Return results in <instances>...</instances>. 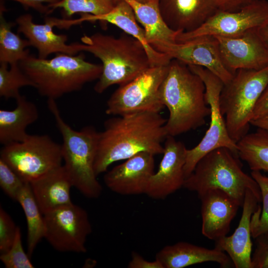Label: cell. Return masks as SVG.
Returning <instances> with one entry per match:
<instances>
[{
	"label": "cell",
	"instance_id": "cell-31",
	"mask_svg": "<svg viewBox=\"0 0 268 268\" xmlns=\"http://www.w3.org/2000/svg\"><path fill=\"white\" fill-rule=\"evenodd\" d=\"M251 175L260 187L263 202L262 208L259 206L251 217V235L255 239L268 232V176L260 171H252Z\"/></svg>",
	"mask_w": 268,
	"mask_h": 268
},
{
	"label": "cell",
	"instance_id": "cell-22",
	"mask_svg": "<svg viewBox=\"0 0 268 268\" xmlns=\"http://www.w3.org/2000/svg\"><path fill=\"white\" fill-rule=\"evenodd\" d=\"M155 259L163 268H183L197 264L215 262L221 268L234 266L229 256L214 248L209 249L186 242H179L163 247L156 255Z\"/></svg>",
	"mask_w": 268,
	"mask_h": 268
},
{
	"label": "cell",
	"instance_id": "cell-24",
	"mask_svg": "<svg viewBox=\"0 0 268 268\" xmlns=\"http://www.w3.org/2000/svg\"><path fill=\"white\" fill-rule=\"evenodd\" d=\"M15 100L14 109L0 110V143L3 145L24 140L29 135L27 127L39 118L35 103L21 95Z\"/></svg>",
	"mask_w": 268,
	"mask_h": 268
},
{
	"label": "cell",
	"instance_id": "cell-10",
	"mask_svg": "<svg viewBox=\"0 0 268 268\" xmlns=\"http://www.w3.org/2000/svg\"><path fill=\"white\" fill-rule=\"evenodd\" d=\"M168 65L151 67L131 81L119 86L107 102L106 113L114 116L144 111L160 113L164 107L160 88Z\"/></svg>",
	"mask_w": 268,
	"mask_h": 268
},
{
	"label": "cell",
	"instance_id": "cell-41",
	"mask_svg": "<svg viewBox=\"0 0 268 268\" xmlns=\"http://www.w3.org/2000/svg\"><path fill=\"white\" fill-rule=\"evenodd\" d=\"M138 2L142 3H146L151 2L154 1H157L158 0H134Z\"/></svg>",
	"mask_w": 268,
	"mask_h": 268
},
{
	"label": "cell",
	"instance_id": "cell-40",
	"mask_svg": "<svg viewBox=\"0 0 268 268\" xmlns=\"http://www.w3.org/2000/svg\"><path fill=\"white\" fill-rule=\"evenodd\" d=\"M259 31L261 37L268 45V22L259 28Z\"/></svg>",
	"mask_w": 268,
	"mask_h": 268
},
{
	"label": "cell",
	"instance_id": "cell-4",
	"mask_svg": "<svg viewBox=\"0 0 268 268\" xmlns=\"http://www.w3.org/2000/svg\"><path fill=\"white\" fill-rule=\"evenodd\" d=\"M19 65L40 95L55 100L98 79L102 70L101 65L85 61L82 54L58 53L51 59L29 55Z\"/></svg>",
	"mask_w": 268,
	"mask_h": 268
},
{
	"label": "cell",
	"instance_id": "cell-13",
	"mask_svg": "<svg viewBox=\"0 0 268 268\" xmlns=\"http://www.w3.org/2000/svg\"><path fill=\"white\" fill-rule=\"evenodd\" d=\"M151 46L157 51L187 65L204 67L218 76L224 84L233 74L224 66L218 41L214 36L197 37L183 42H156Z\"/></svg>",
	"mask_w": 268,
	"mask_h": 268
},
{
	"label": "cell",
	"instance_id": "cell-29",
	"mask_svg": "<svg viewBox=\"0 0 268 268\" xmlns=\"http://www.w3.org/2000/svg\"><path fill=\"white\" fill-rule=\"evenodd\" d=\"M0 96L6 99H16L21 94L19 89L34 85L21 69L19 64L10 65L0 63Z\"/></svg>",
	"mask_w": 268,
	"mask_h": 268
},
{
	"label": "cell",
	"instance_id": "cell-12",
	"mask_svg": "<svg viewBox=\"0 0 268 268\" xmlns=\"http://www.w3.org/2000/svg\"><path fill=\"white\" fill-rule=\"evenodd\" d=\"M268 22V1L256 0L236 11H218L197 29L179 34L176 42L205 35L239 36Z\"/></svg>",
	"mask_w": 268,
	"mask_h": 268
},
{
	"label": "cell",
	"instance_id": "cell-32",
	"mask_svg": "<svg viewBox=\"0 0 268 268\" xmlns=\"http://www.w3.org/2000/svg\"><path fill=\"white\" fill-rule=\"evenodd\" d=\"M29 257L24 251L21 231L18 227L12 245L7 252L0 254V259L6 268H33Z\"/></svg>",
	"mask_w": 268,
	"mask_h": 268
},
{
	"label": "cell",
	"instance_id": "cell-6",
	"mask_svg": "<svg viewBox=\"0 0 268 268\" xmlns=\"http://www.w3.org/2000/svg\"><path fill=\"white\" fill-rule=\"evenodd\" d=\"M239 156L229 148L220 147L204 155L185 181L183 187L198 196L211 189L221 190L242 206L246 192L251 190L260 202V187L244 172Z\"/></svg>",
	"mask_w": 268,
	"mask_h": 268
},
{
	"label": "cell",
	"instance_id": "cell-28",
	"mask_svg": "<svg viewBox=\"0 0 268 268\" xmlns=\"http://www.w3.org/2000/svg\"><path fill=\"white\" fill-rule=\"evenodd\" d=\"M4 8L0 5V63L9 65L19 64L30 55L25 49L30 46L29 41L13 33L12 27L15 23L7 21L3 16Z\"/></svg>",
	"mask_w": 268,
	"mask_h": 268
},
{
	"label": "cell",
	"instance_id": "cell-19",
	"mask_svg": "<svg viewBox=\"0 0 268 268\" xmlns=\"http://www.w3.org/2000/svg\"><path fill=\"white\" fill-rule=\"evenodd\" d=\"M161 15L169 27L192 31L220 10L218 0H158Z\"/></svg>",
	"mask_w": 268,
	"mask_h": 268
},
{
	"label": "cell",
	"instance_id": "cell-27",
	"mask_svg": "<svg viewBox=\"0 0 268 268\" xmlns=\"http://www.w3.org/2000/svg\"><path fill=\"white\" fill-rule=\"evenodd\" d=\"M237 146L239 157L252 171L268 172V131L258 128L254 133H248Z\"/></svg>",
	"mask_w": 268,
	"mask_h": 268
},
{
	"label": "cell",
	"instance_id": "cell-9",
	"mask_svg": "<svg viewBox=\"0 0 268 268\" xmlns=\"http://www.w3.org/2000/svg\"><path fill=\"white\" fill-rule=\"evenodd\" d=\"M199 75L205 85V97L210 109L209 127L198 145L187 149L184 172L186 178L194 169L198 161L206 153L220 147L229 148L238 156L237 143L230 137L219 104V98L224 86L223 81L208 69L199 66L188 65Z\"/></svg>",
	"mask_w": 268,
	"mask_h": 268
},
{
	"label": "cell",
	"instance_id": "cell-15",
	"mask_svg": "<svg viewBox=\"0 0 268 268\" xmlns=\"http://www.w3.org/2000/svg\"><path fill=\"white\" fill-rule=\"evenodd\" d=\"M187 149L182 142L174 136H167L158 169L149 179L144 194L161 200L183 187Z\"/></svg>",
	"mask_w": 268,
	"mask_h": 268
},
{
	"label": "cell",
	"instance_id": "cell-26",
	"mask_svg": "<svg viewBox=\"0 0 268 268\" xmlns=\"http://www.w3.org/2000/svg\"><path fill=\"white\" fill-rule=\"evenodd\" d=\"M16 201L24 212L27 225V253L30 257L37 244L45 236V222L33 194L30 183L26 182L19 192Z\"/></svg>",
	"mask_w": 268,
	"mask_h": 268
},
{
	"label": "cell",
	"instance_id": "cell-2",
	"mask_svg": "<svg viewBox=\"0 0 268 268\" xmlns=\"http://www.w3.org/2000/svg\"><path fill=\"white\" fill-rule=\"evenodd\" d=\"M205 85L188 66L172 59L160 88L161 101L169 111L165 128L176 136L203 126L210 109L205 97Z\"/></svg>",
	"mask_w": 268,
	"mask_h": 268
},
{
	"label": "cell",
	"instance_id": "cell-30",
	"mask_svg": "<svg viewBox=\"0 0 268 268\" xmlns=\"http://www.w3.org/2000/svg\"><path fill=\"white\" fill-rule=\"evenodd\" d=\"M115 0H61L53 4L48 5L53 10L63 9L67 17L77 13L100 15L107 13L115 6Z\"/></svg>",
	"mask_w": 268,
	"mask_h": 268
},
{
	"label": "cell",
	"instance_id": "cell-11",
	"mask_svg": "<svg viewBox=\"0 0 268 268\" xmlns=\"http://www.w3.org/2000/svg\"><path fill=\"white\" fill-rule=\"evenodd\" d=\"M44 215V238L60 252L83 253L92 232L86 211L73 203L50 211Z\"/></svg>",
	"mask_w": 268,
	"mask_h": 268
},
{
	"label": "cell",
	"instance_id": "cell-17",
	"mask_svg": "<svg viewBox=\"0 0 268 268\" xmlns=\"http://www.w3.org/2000/svg\"><path fill=\"white\" fill-rule=\"evenodd\" d=\"M16 23L17 31L25 36L30 46L37 50L39 58L47 59L53 53L75 55L81 52V44H67L66 35L53 31L54 27H60V19L46 17L45 23L39 24L33 22L31 15L24 14L17 18Z\"/></svg>",
	"mask_w": 268,
	"mask_h": 268
},
{
	"label": "cell",
	"instance_id": "cell-34",
	"mask_svg": "<svg viewBox=\"0 0 268 268\" xmlns=\"http://www.w3.org/2000/svg\"><path fill=\"white\" fill-rule=\"evenodd\" d=\"M16 226L10 216L0 207V253L7 252L13 244L16 234Z\"/></svg>",
	"mask_w": 268,
	"mask_h": 268
},
{
	"label": "cell",
	"instance_id": "cell-25",
	"mask_svg": "<svg viewBox=\"0 0 268 268\" xmlns=\"http://www.w3.org/2000/svg\"><path fill=\"white\" fill-rule=\"evenodd\" d=\"M123 0L133 8L136 20L143 27L149 45L156 42H176L177 36L182 32L171 29L166 24L161 15L158 0L146 3L134 0Z\"/></svg>",
	"mask_w": 268,
	"mask_h": 268
},
{
	"label": "cell",
	"instance_id": "cell-36",
	"mask_svg": "<svg viewBox=\"0 0 268 268\" xmlns=\"http://www.w3.org/2000/svg\"><path fill=\"white\" fill-rule=\"evenodd\" d=\"M267 116H268V84L255 105L251 121L258 120Z\"/></svg>",
	"mask_w": 268,
	"mask_h": 268
},
{
	"label": "cell",
	"instance_id": "cell-35",
	"mask_svg": "<svg viewBox=\"0 0 268 268\" xmlns=\"http://www.w3.org/2000/svg\"><path fill=\"white\" fill-rule=\"evenodd\" d=\"M255 239L256 248L252 254V268H268V232Z\"/></svg>",
	"mask_w": 268,
	"mask_h": 268
},
{
	"label": "cell",
	"instance_id": "cell-5",
	"mask_svg": "<svg viewBox=\"0 0 268 268\" xmlns=\"http://www.w3.org/2000/svg\"><path fill=\"white\" fill-rule=\"evenodd\" d=\"M47 104L62 136L63 166L72 187L88 198H98L102 192L94 168L98 132L91 126L73 129L62 118L55 100L48 99Z\"/></svg>",
	"mask_w": 268,
	"mask_h": 268
},
{
	"label": "cell",
	"instance_id": "cell-8",
	"mask_svg": "<svg viewBox=\"0 0 268 268\" xmlns=\"http://www.w3.org/2000/svg\"><path fill=\"white\" fill-rule=\"evenodd\" d=\"M25 182L30 183L61 166L62 145L47 134H29L3 146L0 157Z\"/></svg>",
	"mask_w": 268,
	"mask_h": 268
},
{
	"label": "cell",
	"instance_id": "cell-21",
	"mask_svg": "<svg viewBox=\"0 0 268 268\" xmlns=\"http://www.w3.org/2000/svg\"><path fill=\"white\" fill-rule=\"evenodd\" d=\"M76 20L77 23L98 20L110 23L119 27L143 44L151 67L167 65L172 60L168 55L157 51L149 44L146 39L144 30L138 24L133 8L123 0H117L113 8L107 13L100 15L82 14L81 17Z\"/></svg>",
	"mask_w": 268,
	"mask_h": 268
},
{
	"label": "cell",
	"instance_id": "cell-38",
	"mask_svg": "<svg viewBox=\"0 0 268 268\" xmlns=\"http://www.w3.org/2000/svg\"><path fill=\"white\" fill-rule=\"evenodd\" d=\"M129 268H163L162 265L157 260L153 261H148L144 259L139 254L133 252L132 258L129 262Z\"/></svg>",
	"mask_w": 268,
	"mask_h": 268
},
{
	"label": "cell",
	"instance_id": "cell-23",
	"mask_svg": "<svg viewBox=\"0 0 268 268\" xmlns=\"http://www.w3.org/2000/svg\"><path fill=\"white\" fill-rule=\"evenodd\" d=\"M29 183L43 214L72 203V185L63 165Z\"/></svg>",
	"mask_w": 268,
	"mask_h": 268
},
{
	"label": "cell",
	"instance_id": "cell-16",
	"mask_svg": "<svg viewBox=\"0 0 268 268\" xmlns=\"http://www.w3.org/2000/svg\"><path fill=\"white\" fill-rule=\"evenodd\" d=\"M154 156L141 152L126 159L104 175L105 184L122 195L145 194L148 181L155 172Z\"/></svg>",
	"mask_w": 268,
	"mask_h": 268
},
{
	"label": "cell",
	"instance_id": "cell-20",
	"mask_svg": "<svg viewBox=\"0 0 268 268\" xmlns=\"http://www.w3.org/2000/svg\"><path fill=\"white\" fill-rule=\"evenodd\" d=\"M260 202L254 193L247 190L242 205V214L234 233L215 241V248L225 252L236 268H252L251 220Z\"/></svg>",
	"mask_w": 268,
	"mask_h": 268
},
{
	"label": "cell",
	"instance_id": "cell-37",
	"mask_svg": "<svg viewBox=\"0 0 268 268\" xmlns=\"http://www.w3.org/2000/svg\"><path fill=\"white\" fill-rule=\"evenodd\" d=\"M23 5L32 8L40 13L48 14L53 11L48 5L53 4L61 0H12Z\"/></svg>",
	"mask_w": 268,
	"mask_h": 268
},
{
	"label": "cell",
	"instance_id": "cell-7",
	"mask_svg": "<svg viewBox=\"0 0 268 268\" xmlns=\"http://www.w3.org/2000/svg\"><path fill=\"white\" fill-rule=\"evenodd\" d=\"M268 84V67L259 70L240 69L224 84L220 108L229 135L237 143L250 128L255 105Z\"/></svg>",
	"mask_w": 268,
	"mask_h": 268
},
{
	"label": "cell",
	"instance_id": "cell-3",
	"mask_svg": "<svg viewBox=\"0 0 268 268\" xmlns=\"http://www.w3.org/2000/svg\"><path fill=\"white\" fill-rule=\"evenodd\" d=\"M81 40V52L91 53L102 62V72L94 87L97 93L113 85H124L151 67L143 44L130 35L116 38L97 33Z\"/></svg>",
	"mask_w": 268,
	"mask_h": 268
},
{
	"label": "cell",
	"instance_id": "cell-33",
	"mask_svg": "<svg viewBox=\"0 0 268 268\" xmlns=\"http://www.w3.org/2000/svg\"><path fill=\"white\" fill-rule=\"evenodd\" d=\"M26 182L0 158V186L11 199L16 201L18 195Z\"/></svg>",
	"mask_w": 268,
	"mask_h": 268
},
{
	"label": "cell",
	"instance_id": "cell-14",
	"mask_svg": "<svg viewBox=\"0 0 268 268\" xmlns=\"http://www.w3.org/2000/svg\"><path fill=\"white\" fill-rule=\"evenodd\" d=\"M214 36L223 63L233 74L240 69L259 70L268 67V45L259 28L236 37Z\"/></svg>",
	"mask_w": 268,
	"mask_h": 268
},
{
	"label": "cell",
	"instance_id": "cell-39",
	"mask_svg": "<svg viewBox=\"0 0 268 268\" xmlns=\"http://www.w3.org/2000/svg\"><path fill=\"white\" fill-rule=\"evenodd\" d=\"M256 0H218L221 10L234 11Z\"/></svg>",
	"mask_w": 268,
	"mask_h": 268
},
{
	"label": "cell",
	"instance_id": "cell-18",
	"mask_svg": "<svg viewBox=\"0 0 268 268\" xmlns=\"http://www.w3.org/2000/svg\"><path fill=\"white\" fill-rule=\"evenodd\" d=\"M201 201V233L216 241L228 233L239 203L220 189H211L199 195Z\"/></svg>",
	"mask_w": 268,
	"mask_h": 268
},
{
	"label": "cell",
	"instance_id": "cell-1",
	"mask_svg": "<svg viewBox=\"0 0 268 268\" xmlns=\"http://www.w3.org/2000/svg\"><path fill=\"white\" fill-rule=\"evenodd\" d=\"M167 119L160 113L139 112L114 116L107 119L98 132L94 168L96 175L107 171L116 161L141 152L163 154L166 138Z\"/></svg>",
	"mask_w": 268,
	"mask_h": 268
}]
</instances>
